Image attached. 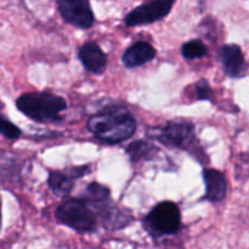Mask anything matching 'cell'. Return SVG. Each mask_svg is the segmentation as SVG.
<instances>
[{"label": "cell", "mask_w": 249, "mask_h": 249, "mask_svg": "<svg viewBox=\"0 0 249 249\" xmlns=\"http://www.w3.org/2000/svg\"><path fill=\"white\" fill-rule=\"evenodd\" d=\"M21 113L38 123H57L63 121L61 112L67 108L63 97L50 92H26L16 100Z\"/></svg>", "instance_id": "3"}, {"label": "cell", "mask_w": 249, "mask_h": 249, "mask_svg": "<svg viewBox=\"0 0 249 249\" xmlns=\"http://www.w3.org/2000/svg\"><path fill=\"white\" fill-rule=\"evenodd\" d=\"M157 152V148L153 143L147 142L143 140H136L131 142L130 145L126 147V153L130 157L131 162L136 163L139 160H148Z\"/></svg>", "instance_id": "14"}, {"label": "cell", "mask_w": 249, "mask_h": 249, "mask_svg": "<svg viewBox=\"0 0 249 249\" xmlns=\"http://www.w3.org/2000/svg\"><path fill=\"white\" fill-rule=\"evenodd\" d=\"M78 57L87 72L101 75L106 70L107 55L95 41H87L83 44L78 53Z\"/></svg>", "instance_id": "11"}, {"label": "cell", "mask_w": 249, "mask_h": 249, "mask_svg": "<svg viewBox=\"0 0 249 249\" xmlns=\"http://www.w3.org/2000/svg\"><path fill=\"white\" fill-rule=\"evenodd\" d=\"M203 180L206 184V198L218 203L225 199L228 194V181L224 173L216 169H204Z\"/></svg>", "instance_id": "13"}, {"label": "cell", "mask_w": 249, "mask_h": 249, "mask_svg": "<svg viewBox=\"0 0 249 249\" xmlns=\"http://www.w3.org/2000/svg\"><path fill=\"white\" fill-rule=\"evenodd\" d=\"M89 164L70 167L62 170H51L49 173L48 186L53 195L58 197H66L72 192L75 181L90 173Z\"/></svg>", "instance_id": "9"}, {"label": "cell", "mask_w": 249, "mask_h": 249, "mask_svg": "<svg viewBox=\"0 0 249 249\" xmlns=\"http://www.w3.org/2000/svg\"><path fill=\"white\" fill-rule=\"evenodd\" d=\"M195 90H196L197 99L198 100H211L213 96V90L211 85L206 79H201L195 84Z\"/></svg>", "instance_id": "17"}, {"label": "cell", "mask_w": 249, "mask_h": 249, "mask_svg": "<svg viewBox=\"0 0 249 249\" xmlns=\"http://www.w3.org/2000/svg\"><path fill=\"white\" fill-rule=\"evenodd\" d=\"M21 134L22 131L18 126H16L12 122H10L9 119L0 114V135L9 139V140H17L21 136Z\"/></svg>", "instance_id": "16"}, {"label": "cell", "mask_w": 249, "mask_h": 249, "mask_svg": "<svg viewBox=\"0 0 249 249\" xmlns=\"http://www.w3.org/2000/svg\"><path fill=\"white\" fill-rule=\"evenodd\" d=\"M148 135L162 142L163 145L181 148V150L191 151V148L196 145L195 125L190 122H168L164 125L153 128Z\"/></svg>", "instance_id": "6"}, {"label": "cell", "mask_w": 249, "mask_h": 249, "mask_svg": "<svg viewBox=\"0 0 249 249\" xmlns=\"http://www.w3.org/2000/svg\"><path fill=\"white\" fill-rule=\"evenodd\" d=\"M157 55L156 49L148 41L139 40L131 44L122 56V62L126 68H138L146 65Z\"/></svg>", "instance_id": "12"}, {"label": "cell", "mask_w": 249, "mask_h": 249, "mask_svg": "<svg viewBox=\"0 0 249 249\" xmlns=\"http://www.w3.org/2000/svg\"><path fill=\"white\" fill-rule=\"evenodd\" d=\"M136 126L133 114L118 105L106 107L88 121V129L97 140L113 145L130 139L135 134Z\"/></svg>", "instance_id": "1"}, {"label": "cell", "mask_w": 249, "mask_h": 249, "mask_svg": "<svg viewBox=\"0 0 249 249\" xmlns=\"http://www.w3.org/2000/svg\"><path fill=\"white\" fill-rule=\"evenodd\" d=\"M220 61L225 74L232 79L245 77L247 73V62L237 44H225L220 50Z\"/></svg>", "instance_id": "10"}, {"label": "cell", "mask_w": 249, "mask_h": 249, "mask_svg": "<svg viewBox=\"0 0 249 249\" xmlns=\"http://www.w3.org/2000/svg\"><path fill=\"white\" fill-rule=\"evenodd\" d=\"M61 16L73 27L89 29L94 24L95 17L90 0H56Z\"/></svg>", "instance_id": "8"}, {"label": "cell", "mask_w": 249, "mask_h": 249, "mask_svg": "<svg viewBox=\"0 0 249 249\" xmlns=\"http://www.w3.org/2000/svg\"><path fill=\"white\" fill-rule=\"evenodd\" d=\"M177 0H148L131 10L125 16L124 23L128 27L155 23L169 15Z\"/></svg>", "instance_id": "7"}, {"label": "cell", "mask_w": 249, "mask_h": 249, "mask_svg": "<svg viewBox=\"0 0 249 249\" xmlns=\"http://www.w3.org/2000/svg\"><path fill=\"white\" fill-rule=\"evenodd\" d=\"M142 226L153 238L173 236L181 228V214L174 202L164 201L156 204L143 218Z\"/></svg>", "instance_id": "4"}, {"label": "cell", "mask_w": 249, "mask_h": 249, "mask_svg": "<svg viewBox=\"0 0 249 249\" xmlns=\"http://www.w3.org/2000/svg\"><path fill=\"white\" fill-rule=\"evenodd\" d=\"M0 229H1V196H0Z\"/></svg>", "instance_id": "18"}, {"label": "cell", "mask_w": 249, "mask_h": 249, "mask_svg": "<svg viewBox=\"0 0 249 249\" xmlns=\"http://www.w3.org/2000/svg\"><path fill=\"white\" fill-rule=\"evenodd\" d=\"M1 107H2V104H1V102H0V108H1Z\"/></svg>", "instance_id": "19"}, {"label": "cell", "mask_w": 249, "mask_h": 249, "mask_svg": "<svg viewBox=\"0 0 249 249\" xmlns=\"http://www.w3.org/2000/svg\"><path fill=\"white\" fill-rule=\"evenodd\" d=\"M82 198L94 212L97 221H101L107 230H121L130 225L133 221V216L130 214L122 211L113 203L111 191L105 185L91 182L85 187Z\"/></svg>", "instance_id": "2"}, {"label": "cell", "mask_w": 249, "mask_h": 249, "mask_svg": "<svg viewBox=\"0 0 249 249\" xmlns=\"http://www.w3.org/2000/svg\"><path fill=\"white\" fill-rule=\"evenodd\" d=\"M208 53V49L207 46L202 43L198 39L195 40H190L185 43L181 48V55L186 60H196V58H201Z\"/></svg>", "instance_id": "15"}, {"label": "cell", "mask_w": 249, "mask_h": 249, "mask_svg": "<svg viewBox=\"0 0 249 249\" xmlns=\"http://www.w3.org/2000/svg\"><path fill=\"white\" fill-rule=\"evenodd\" d=\"M55 218L62 225L79 233H92L97 230V219L83 198H67L57 207Z\"/></svg>", "instance_id": "5"}]
</instances>
